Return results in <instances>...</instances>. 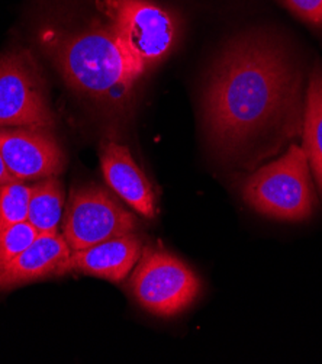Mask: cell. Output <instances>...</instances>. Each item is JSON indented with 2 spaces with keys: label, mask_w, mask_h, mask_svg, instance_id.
Instances as JSON below:
<instances>
[{
  "label": "cell",
  "mask_w": 322,
  "mask_h": 364,
  "mask_svg": "<svg viewBox=\"0 0 322 364\" xmlns=\"http://www.w3.org/2000/svg\"><path fill=\"white\" fill-rule=\"evenodd\" d=\"M45 50L67 86L103 112L125 115L141 76L107 21L77 32L47 33Z\"/></svg>",
  "instance_id": "2"
},
{
  "label": "cell",
  "mask_w": 322,
  "mask_h": 364,
  "mask_svg": "<svg viewBox=\"0 0 322 364\" xmlns=\"http://www.w3.org/2000/svg\"><path fill=\"white\" fill-rule=\"evenodd\" d=\"M142 250V241L135 232L119 235L89 248L71 251L64 273L79 272L119 283L134 270Z\"/></svg>",
  "instance_id": "10"
},
{
  "label": "cell",
  "mask_w": 322,
  "mask_h": 364,
  "mask_svg": "<svg viewBox=\"0 0 322 364\" xmlns=\"http://www.w3.org/2000/svg\"><path fill=\"white\" fill-rule=\"evenodd\" d=\"M242 199L274 220L301 223L311 218L315 193L304 149L292 144L284 156L249 176L242 185Z\"/></svg>",
  "instance_id": "3"
},
{
  "label": "cell",
  "mask_w": 322,
  "mask_h": 364,
  "mask_svg": "<svg viewBox=\"0 0 322 364\" xmlns=\"http://www.w3.org/2000/svg\"><path fill=\"white\" fill-rule=\"evenodd\" d=\"M15 176L11 173V170L8 168L2 154H0V185H5V183H11V181H15Z\"/></svg>",
  "instance_id": "17"
},
{
  "label": "cell",
  "mask_w": 322,
  "mask_h": 364,
  "mask_svg": "<svg viewBox=\"0 0 322 364\" xmlns=\"http://www.w3.org/2000/svg\"><path fill=\"white\" fill-rule=\"evenodd\" d=\"M64 216V189L57 176L31 186L28 223L40 234H55Z\"/></svg>",
  "instance_id": "13"
},
{
  "label": "cell",
  "mask_w": 322,
  "mask_h": 364,
  "mask_svg": "<svg viewBox=\"0 0 322 364\" xmlns=\"http://www.w3.org/2000/svg\"><path fill=\"white\" fill-rule=\"evenodd\" d=\"M298 19L313 29H322V0H279Z\"/></svg>",
  "instance_id": "16"
},
{
  "label": "cell",
  "mask_w": 322,
  "mask_h": 364,
  "mask_svg": "<svg viewBox=\"0 0 322 364\" xmlns=\"http://www.w3.org/2000/svg\"><path fill=\"white\" fill-rule=\"evenodd\" d=\"M304 151L322 193V64L318 61L309 77L304 111Z\"/></svg>",
  "instance_id": "12"
},
{
  "label": "cell",
  "mask_w": 322,
  "mask_h": 364,
  "mask_svg": "<svg viewBox=\"0 0 322 364\" xmlns=\"http://www.w3.org/2000/svg\"><path fill=\"white\" fill-rule=\"evenodd\" d=\"M38 235V230L28 221L0 231V270L23 252Z\"/></svg>",
  "instance_id": "15"
},
{
  "label": "cell",
  "mask_w": 322,
  "mask_h": 364,
  "mask_svg": "<svg viewBox=\"0 0 322 364\" xmlns=\"http://www.w3.org/2000/svg\"><path fill=\"white\" fill-rule=\"evenodd\" d=\"M134 299L156 316H174L188 309L200 295L195 272L164 250L146 247L129 279Z\"/></svg>",
  "instance_id": "5"
},
{
  "label": "cell",
  "mask_w": 322,
  "mask_h": 364,
  "mask_svg": "<svg viewBox=\"0 0 322 364\" xmlns=\"http://www.w3.org/2000/svg\"><path fill=\"white\" fill-rule=\"evenodd\" d=\"M136 218L109 192L79 186L70 193L63 216V237L71 251L89 248L106 240L135 232Z\"/></svg>",
  "instance_id": "7"
},
{
  "label": "cell",
  "mask_w": 322,
  "mask_h": 364,
  "mask_svg": "<svg viewBox=\"0 0 322 364\" xmlns=\"http://www.w3.org/2000/svg\"><path fill=\"white\" fill-rule=\"evenodd\" d=\"M97 8L141 77L173 50L178 23L153 0H99Z\"/></svg>",
  "instance_id": "4"
},
{
  "label": "cell",
  "mask_w": 322,
  "mask_h": 364,
  "mask_svg": "<svg viewBox=\"0 0 322 364\" xmlns=\"http://www.w3.org/2000/svg\"><path fill=\"white\" fill-rule=\"evenodd\" d=\"M100 164L111 191L135 213L153 220L157 213V196L128 147L117 141H106L100 151Z\"/></svg>",
  "instance_id": "9"
},
{
  "label": "cell",
  "mask_w": 322,
  "mask_h": 364,
  "mask_svg": "<svg viewBox=\"0 0 322 364\" xmlns=\"http://www.w3.org/2000/svg\"><path fill=\"white\" fill-rule=\"evenodd\" d=\"M45 82L29 51L18 48L0 57V128L53 129Z\"/></svg>",
  "instance_id": "6"
},
{
  "label": "cell",
  "mask_w": 322,
  "mask_h": 364,
  "mask_svg": "<svg viewBox=\"0 0 322 364\" xmlns=\"http://www.w3.org/2000/svg\"><path fill=\"white\" fill-rule=\"evenodd\" d=\"M0 154L16 180H43L60 176L65 156L47 128H0Z\"/></svg>",
  "instance_id": "8"
},
{
  "label": "cell",
  "mask_w": 322,
  "mask_h": 364,
  "mask_svg": "<svg viewBox=\"0 0 322 364\" xmlns=\"http://www.w3.org/2000/svg\"><path fill=\"white\" fill-rule=\"evenodd\" d=\"M31 186L21 180L0 185V231L28 221Z\"/></svg>",
  "instance_id": "14"
},
{
  "label": "cell",
  "mask_w": 322,
  "mask_h": 364,
  "mask_svg": "<svg viewBox=\"0 0 322 364\" xmlns=\"http://www.w3.org/2000/svg\"><path fill=\"white\" fill-rule=\"evenodd\" d=\"M71 254L63 234H40L23 252L0 270V292L64 274V264Z\"/></svg>",
  "instance_id": "11"
},
{
  "label": "cell",
  "mask_w": 322,
  "mask_h": 364,
  "mask_svg": "<svg viewBox=\"0 0 322 364\" xmlns=\"http://www.w3.org/2000/svg\"><path fill=\"white\" fill-rule=\"evenodd\" d=\"M202 111L215 153L249 168L301 135L304 71L276 36L245 32L215 61Z\"/></svg>",
  "instance_id": "1"
}]
</instances>
